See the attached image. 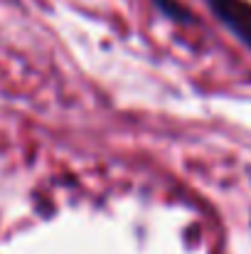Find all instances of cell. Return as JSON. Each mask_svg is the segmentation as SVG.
Segmentation results:
<instances>
[{
	"label": "cell",
	"instance_id": "obj_1",
	"mask_svg": "<svg viewBox=\"0 0 251 254\" xmlns=\"http://www.w3.org/2000/svg\"><path fill=\"white\" fill-rule=\"evenodd\" d=\"M212 12L251 50V2L249 0H207Z\"/></svg>",
	"mask_w": 251,
	"mask_h": 254
},
{
	"label": "cell",
	"instance_id": "obj_2",
	"mask_svg": "<svg viewBox=\"0 0 251 254\" xmlns=\"http://www.w3.org/2000/svg\"><path fill=\"white\" fill-rule=\"evenodd\" d=\"M153 2L165 12L167 17H172V20H180V22H190L192 20V12L180 0H153Z\"/></svg>",
	"mask_w": 251,
	"mask_h": 254
}]
</instances>
